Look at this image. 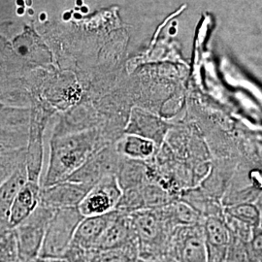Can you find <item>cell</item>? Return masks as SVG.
I'll use <instances>...</instances> for the list:
<instances>
[{"label":"cell","instance_id":"cell-17","mask_svg":"<svg viewBox=\"0 0 262 262\" xmlns=\"http://www.w3.org/2000/svg\"><path fill=\"white\" fill-rule=\"evenodd\" d=\"M116 177L122 191L140 187L150 182L148 178L146 161L124 158H122Z\"/></svg>","mask_w":262,"mask_h":262},{"label":"cell","instance_id":"cell-27","mask_svg":"<svg viewBox=\"0 0 262 262\" xmlns=\"http://www.w3.org/2000/svg\"><path fill=\"white\" fill-rule=\"evenodd\" d=\"M17 3L20 5V7H23L24 6V1L23 0H17Z\"/></svg>","mask_w":262,"mask_h":262},{"label":"cell","instance_id":"cell-11","mask_svg":"<svg viewBox=\"0 0 262 262\" xmlns=\"http://www.w3.org/2000/svg\"><path fill=\"white\" fill-rule=\"evenodd\" d=\"M168 132V125L159 118L140 110H134L131 113L129 122L125 124L123 133L152 141L159 149L166 139Z\"/></svg>","mask_w":262,"mask_h":262},{"label":"cell","instance_id":"cell-30","mask_svg":"<svg viewBox=\"0 0 262 262\" xmlns=\"http://www.w3.org/2000/svg\"><path fill=\"white\" fill-rule=\"evenodd\" d=\"M74 17H75V18H77V19H80V18H81L80 14H78V13H76L75 15H74Z\"/></svg>","mask_w":262,"mask_h":262},{"label":"cell","instance_id":"cell-13","mask_svg":"<svg viewBox=\"0 0 262 262\" xmlns=\"http://www.w3.org/2000/svg\"><path fill=\"white\" fill-rule=\"evenodd\" d=\"M131 244L137 243L129 215L118 212L96 244L95 252L121 248Z\"/></svg>","mask_w":262,"mask_h":262},{"label":"cell","instance_id":"cell-20","mask_svg":"<svg viewBox=\"0 0 262 262\" xmlns=\"http://www.w3.org/2000/svg\"><path fill=\"white\" fill-rule=\"evenodd\" d=\"M224 262H257L250 249L249 242L231 234V240Z\"/></svg>","mask_w":262,"mask_h":262},{"label":"cell","instance_id":"cell-9","mask_svg":"<svg viewBox=\"0 0 262 262\" xmlns=\"http://www.w3.org/2000/svg\"><path fill=\"white\" fill-rule=\"evenodd\" d=\"M202 227L208 262L225 261L231 240V232L225 223V215L207 216L202 221Z\"/></svg>","mask_w":262,"mask_h":262},{"label":"cell","instance_id":"cell-16","mask_svg":"<svg viewBox=\"0 0 262 262\" xmlns=\"http://www.w3.org/2000/svg\"><path fill=\"white\" fill-rule=\"evenodd\" d=\"M115 147L122 158L141 161L152 159L159 150L152 141L132 134H123L115 143Z\"/></svg>","mask_w":262,"mask_h":262},{"label":"cell","instance_id":"cell-2","mask_svg":"<svg viewBox=\"0 0 262 262\" xmlns=\"http://www.w3.org/2000/svg\"><path fill=\"white\" fill-rule=\"evenodd\" d=\"M128 215L136 238L139 259L166 258L170 238L177 227L166 206L137 211Z\"/></svg>","mask_w":262,"mask_h":262},{"label":"cell","instance_id":"cell-18","mask_svg":"<svg viewBox=\"0 0 262 262\" xmlns=\"http://www.w3.org/2000/svg\"><path fill=\"white\" fill-rule=\"evenodd\" d=\"M224 215L250 228L258 227L261 225L259 208L253 203L243 202L229 205L225 208Z\"/></svg>","mask_w":262,"mask_h":262},{"label":"cell","instance_id":"cell-21","mask_svg":"<svg viewBox=\"0 0 262 262\" xmlns=\"http://www.w3.org/2000/svg\"><path fill=\"white\" fill-rule=\"evenodd\" d=\"M27 148L0 155V186L9 178L16 169L26 160Z\"/></svg>","mask_w":262,"mask_h":262},{"label":"cell","instance_id":"cell-4","mask_svg":"<svg viewBox=\"0 0 262 262\" xmlns=\"http://www.w3.org/2000/svg\"><path fill=\"white\" fill-rule=\"evenodd\" d=\"M55 212L39 204L28 219L13 229L16 235L19 262L29 261L39 256L48 224Z\"/></svg>","mask_w":262,"mask_h":262},{"label":"cell","instance_id":"cell-19","mask_svg":"<svg viewBox=\"0 0 262 262\" xmlns=\"http://www.w3.org/2000/svg\"><path fill=\"white\" fill-rule=\"evenodd\" d=\"M138 260L137 244H131L121 248L96 252L91 262H138Z\"/></svg>","mask_w":262,"mask_h":262},{"label":"cell","instance_id":"cell-29","mask_svg":"<svg viewBox=\"0 0 262 262\" xmlns=\"http://www.w3.org/2000/svg\"><path fill=\"white\" fill-rule=\"evenodd\" d=\"M64 15H66V16L63 17V19H68L70 18V14H64Z\"/></svg>","mask_w":262,"mask_h":262},{"label":"cell","instance_id":"cell-26","mask_svg":"<svg viewBox=\"0 0 262 262\" xmlns=\"http://www.w3.org/2000/svg\"><path fill=\"white\" fill-rule=\"evenodd\" d=\"M77 5L82 6L83 5V0H77Z\"/></svg>","mask_w":262,"mask_h":262},{"label":"cell","instance_id":"cell-28","mask_svg":"<svg viewBox=\"0 0 262 262\" xmlns=\"http://www.w3.org/2000/svg\"><path fill=\"white\" fill-rule=\"evenodd\" d=\"M18 14H19V15L24 14V8H23V7H20V8H19V9H18Z\"/></svg>","mask_w":262,"mask_h":262},{"label":"cell","instance_id":"cell-24","mask_svg":"<svg viewBox=\"0 0 262 262\" xmlns=\"http://www.w3.org/2000/svg\"><path fill=\"white\" fill-rule=\"evenodd\" d=\"M45 19H46V14H45V13H42L41 16H40V19H41V20H44Z\"/></svg>","mask_w":262,"mask_h":262},{"label":"cell","instance_id":"cell-23","mask_svg":"<svg viewBox=\"0 0 262 262\" xmlns=\"http://www.w3.org/2000/svg\"><path fill=\"white\" fill-rule=\"evenodd\" d=\"M249 246L257 262H262V227H254L249 240Z\"/></svg>","mask_w":262,"mask_h":262},{"label":"cell","instance_id":"cell-5","mask_svg":"<svg viewBox=\"0 0 262 262\" xmlns=\"http://www.w3.org/2000/svg\"><path fill=\"white\" fill-rule=\"evenodd\" d=\"M166 258L174 262H208L202 223L177 226L170 238Z\"/></svg>","mask_w":262,"mask_h":262},{"label":"cell","instance_id":"cell-22","mask_svg":"<svg viewBox=\"0 0 262 262\" xmlns=\"http://www.w3.org/2000/svg\"><path fill=\"white\" fill-rule=\"evenodd\" d=\"M0 262H19L14 230L0 236Z\"/></svg>","mask_w":262,"mask_h":262},{"label":"cell","instance_id":"cell-15","mask_svg":"<svg viewBox=\"0 0 262 262\" xmlns=\"http://www.w3.org/2000/svg\"><path fill=\"white\" fill-rule=\"evenodd\" d=\"M41 183L27 179L16 195L10 213V229L13 230L33 213L40 202Z\"/></svg>","mask_w":262,"mask_h":262},{"label":"cell","instance_id":"cell-7","mask_svg":"<svg viewBox=\"0 0 262 262\" xmlns=\"http://www.w3.org/2000/svg\"><path fill=\"white\" fill-rule=\"evenodd\" d=\"M122 190L116 176H108L96 183L79 204L84 217L105 215L115 211Z\"/></svg>","mask_w":262,"mask_h":262},{"label":"cell","instance_id":"cell-14","mask_svg":"<svg viewBox=\"0 0 262 262\" xmlns=\"http://www.w3.org/2000/svg\"><path fill=\"white\" fill-rule=\"evenodd\" d=\"M28 179L26 160L16 171L0 186V236L11 231L9 226L10 213L13 202L20 187Z\"/></svg>","mask_w":262,"mask_h":262},{"label":"cell","instance_id":"cell-8","mask_svg":"<svg viewBox=\"0 0 262 262\" xmlns=\"http://www.w3.org/2000/svg\"><path fill=\"white\" fill-rule=\"evenodd\" d=\"M92 186L63 181L49 187H41L39 204L54 211L76 208L82 202Z\"/></svg>","mask_w":262,"mask_h":262},{"label":"cell","instance_id":"cell-3","mask_svg":"<svg viewBox=\"0 0 262 262\" xmlns=\"http://www.w3.org/2000/svg\"><path fill=\"white\" fill-rule=\"evenodd\" d=\"M83 219L78 207L56 211L48 224L39 256L62 258Z\"/></svg>","mask_w":262,"mask_h":262},{"label":"cell","instance_id":"cell-25","mask_svg":"<svg viewBox=\"0 0 262 262\" xmlns=\"http://www.w3.org/2000/svg\"><path fill=\"white\" fill-rule=\"evenodd\" d=\"M81 10H82V12H83V13H84V14H85V13H88V12H89V9H88V8H86V7H85V6H83V7H82V8H81Z\"/></svg>","mask_w":262,"mask_h":262},{"label":"cell","instance_id":"cell-6","mask_svg":"<svg viewBox=\"0 0 262 262\" xmlns=\"http://www.w3.org/2000/svg\"><path fill=\"white\" fill-rule=\"evenodd\" d=\"M121 160L122 157L116 150L115 144L107 145L93 154L66 181L94 187L96 183L105 177L116 176Z\"/></svg>","mask_w":262,"mask_h":262},{"label":"cell","instance_id":"cell-1","mask_svg":"<svg viewBox=\"0 0 262 262\" xmlns=\"http://www.w3.org/2000/svg\"><path fill=\"white\" fill-rule=\"evenodd\" d=\"M110 144L98 128L53 136L47 171L41 186L49 187L66 181L96 150Z\"/></svg>","mask_w":262,"mask_h":262},{"label":"cell","instance_id":"cell-10","mask_svg":"<svg viewBox=\"0 0 262 262\" xmlns=\"http://www.w3.org/2000/svg\"><path fill=\"white\" fill-rule=\"evenodd\" d=\"M117 214L118 212L115 210L105 215L84 217L78 225L69 247L84 252L96 253V244Z\"/></svg>","mask_w":262,"mask_h":262},{"label":"cell","instance_id":"cell-12","mask_svg":"<svg viewBox=\"0 0 262 262\" xmlns=\"http://www.w3.org/2000/svg\"><path fill=\"white\" fill-rule=\"evenodd\" d=\"M44 128L43 118L35 119L28 129V140L26 154V168L28 180L41 183L43 159H44Z\"/></svg>","mask_w":262,"mask_h":262}]
</instances>
